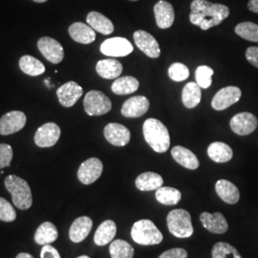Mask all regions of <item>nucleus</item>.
I'll list each match as a JSON object with an SVG mask.
<instances>
[{
    "label": "nucleus",
    "instance_id": "18",
    "mask_svg": "<svg viewBox=\"0 0 258 258\" xmlns=\"http://www.w3.org/2000/svg\"><path fill=\"white\" fill-rule=\"evenodd\" d=\"M200 221L202 223L204 228L212 233L223 234L227 232L229 229L228 222L221 212H202L200 214Z\"/></svg>",
    "mask_w": 258,
    "mask_h": 258
},
{
    "label": "nucleus",
    "instance_id": "41",
    "mask_svg": "<svg viewBox=\"0 0 258 258\" xmlns=\"http://www.w3.org/2000/svg\"><path fill=\"white\" fill-rule=\"evenodd\" d=\"M159 258H187V252L182 248H174L166 250Z\"/></svg>",
    "mask_w": 258,
    "mask_h": 258
},
{
    "label": "nucleus",
    "instance_id": "48",
    "mask_svg": "<svg viewBox=\"0 0 258 258\" xmlns=\"http://www.w3.org/2000/svg\"><path fill=\"white\" fill-rule=\"evenodd\" d=\"M130 1H138V0H130Z\"/></svg>",
    "mask_w": 258,
    "mask_h": 258
},
{
    "label": "nucleus",
    "instance_id": "15",
    "mask_svg": "<svg viewBox=\"0 0 258 258\" xmlns=\"http://www.w3.org/2000/svg\"><path fill=\"white\" fill-rule=\"evenodd\" d=\"M103 134L106 141L115 147L126 146L131 137V133L127 127L116 122L108 123L104 127Z\"/></svg>",
    "mask_w": 258,
    "mask_h": 258
},
{
    "label": "nucleus",
    "instance_id": "12",
    "mask_svg": "<svg viewBox=\"0 0 258 258\" xmlns=\"http://www.w3.org/2000/svg\"><path fill=\"white\" fill-rule=\"evenodd\" d=\"M60 128L55 122H47L37 129L35 143L39 148L54 147L60 137Z\"/></svg>",
    "mask_w": 258,
    "mask_h": 258
},
{
    "label": "nucleus",
    "instance_id": "31",
    "mask_svg": "<svg viewBox=\"0 0 258 258\" xmlns=\"http://www.w3.org/2000/svg\"><path fill=\"white\" fill-rule=\"evenodd\" d=\"M202 99L201 87L197 83H188L184 85L182 93V101L186 108L196 107Z\"/></svg>",
    "mask_w": 258,
    "mask_h": 258
},
{
    "label": "nucleus",
    "instance_id": "7",
    "mask_svg": "<svg viewBox=\"0 0 258 258\" xmlns=\"http://www.w3.org/2000/svg\"><path fill=\"white\" fill-rule=\"evenodd\" d=\"M37 48L48 61L58 64L63 60L64 51L62 45L54 38L43 37L37 41Z\"/></svg>",
    "mask_w": 258,
    "mask_h": 258
},
{
    "label": "nucleus",
    "instance_id": "27",
    "mask_svg": "<svg viewBox=\"0 0 258 258\" xmlns=\"http://www.w3.org/2000/svg\"><path fill=\"white\" fill-rule=\"evenodd\" d=\"M117 233L116 223L112 220H105L99 226L94 235V242L98 246H105L112 242Z\"/></svg>",
    "mask_w": 258,
    "mask_h": 258
},
{
    "label": "nucleus",
    "instance_id": "19",
    "mask_svg": "<svg viewBox=\"0 0 258 258\" xmlns=\"http://www.w3.org/2000/svg\"><path fill=\"white\" fill-rule=\"evenodd\" d=\"M154 14L158 27L168 29L172 26L175 19V13L169 2L165 0L158 1L154 6Z\"/></svg>",
    "mask_w": 258,
    "mask_h": 258
},
{
    "label": "nucleus",
    "instance_id": "2",
    "mask_svg": "<svg viewBox=\"0 0 258 258\" xmlns=\"http://www.w3.org/2000/svg\"><path fill=\"white\" fill-rule=\"evenodd\" d=\"M143 133L148 146L158 153H165L170 146L169 132L165 124L154 118L144 122Z\"/></svg>",
    "mask_w": 258,
    "mask_h": 258
},
{
    "label": "nucleus",
    "instance_id": "40",
    "mask_svg": "<svg viewBox=\"0 0 258 258\" xmlns=\"http://www.w3.org/2000/svg\"><path fill=\"white\" fill-rule=\"evenodd\" d=\"M13 148L7 144H0V169L8 167L13 160Z\"/></svg>",
    "mask_w": 258,
    "mask_h": 258
},
{
    "label": "nucleus",
    "instance_id": "9",
    "mask_svg": "<svg viewBox=\"0 0 258 258\" xmlns=\"http://www.w3.org/2000/svg\"><path fill=\"white\" fill-rule=\"evenodd\" d=\"M241 95V90L236 86L224 87L213 97L212 101V108L217 111L225 110L238 102Z\"/></svg>",
    "mask_w": 258,
    "mask_h": 258
},
{
    "label": "nucleus",
    "instance_id": "10",
    "mask_svg": "<svg viewBox=\"0 0 258 258\" xmlns=\"http://www.w3.org/2000/svg\"><path fill=\"white\" fill-rule=\"evenodd\" d=\"M230 125L235 134L239 136H247L256 129L258 120L253 114L249 112H242L232 117Z\"/></svg>",
    "mask_w": 258,
    "mask_h": 258
},
{
    "label": "nucleus",
    "instance_id": "22",
    "mask_svg": "<svg viewBox=\"0 0 258 258\" xmlns=\"http://www.w3.org/2000/svg\"><path fill=\"white\" fill-rule=\"evenodd\" d=\"M215 191L225 203L234 205L239 201L238 187L228 180H218L215 184Z\"/></svg>",
    "mask_w": 258,
    "mask_h": 258
},
{
    "label": "nucleus",
    "instance_id": "28",
    "mask_svg": "<svg viewBox=\"0 0 258 258\" xmlns=\"http://www.w3.org/2000/svg\"><path fill=\"white\" fill-rule=\"evenodd\" d=\"M208 155L213 162L223 164L231 161L233 152L229 145L222 142H214L208 148Z\"/></svg>",
    "mask_w": 258,
    "mask_h": 258
},
{
    "label": "nucleus",
    "instance_id": "11",
    "mask_svg": "<svg viewBox=\"0 0 258 258\" xmlns=\"http://www.w3.org/2000/svg\"><path fill=\"white\" fill-rule=\"evenodd\" d=\"M103 170L102 161L98 158H90L80 166L78 170V178L83 184H91L95 183Z\"/></svg>",
    "mask_w": 258,
    "mask_h": 258
},
{
    "label": "nucleus",
    "instance_id": "23",
    "mask_svg": "<svg viewBox=\"0 0 258 258\" xmlns=\"http://www.w3.org/2000/svg\"><path fill=\"white\" fill-rule=\"evenodd\" d=\"M96 71L103 79L116 80L122 72V65L119 60L114 58L102 59L96 65Z\"/></svg>",
    "mask_w": 258,
    "mask_h": 258
},
{
    "label": "nucleus",
    "instance_id": "16",
    "mask_svg": "<svg viewBox=\"0 0 258 258\" xmlns=\"http://www.w3.org/2000/svg\"><path fill=\"white\" fill-rule=\"evenodd\" d=\"M82 86L75 82H68L56 90L59 103L64 107H72L83 96Z\"/></svg>",
    "mask_w": 258,
    "mask_h": 258
},
{
    "label": "nucleus",
    "instance_id": "38",
    "mask_svg": "<svg viewBox=\"0 0 258 258\" xmlns=\"http://www.w3.org/2000/svg\"><path fill=\"white\" fill-rule=\"evenodd\" d=\"M168 76L174 82H183L189 77V70L183 63L176 62L168 68Z\"/></svg>",
    "mask_w": 258,
    "mask_h": 258
},
{
    "label": "nucleus",
    "instance_id": "37",
    "mask_svg": "<svg viewBox=\"0 0 258 258\" xmlns=\"http://www.w3.org/2000/svg\"><path fill=\"white\" fill-rule=\"evenodd\" d=\"M213 69L207 66V65H201L196 69L195 72V78H196V83H198V85L207 89L209 88L212 83V77L213 76Z\"/></svg>",
    "mask_w": 258,
    "mask_h": 258
},
{
    "label": "nucleus",
    "instance_id": "42",
    "mask_svg": "<svg viewBox=\"0 0 258 258\" xmlns=\"http://www.w3.org/2000/svg\"><path fill=\"white\" fill-rule=\"evenodd\" d=\"M40 258H61L58 251L53 246L44 245L40 251Z\"/></svg>",
    "mask_w": 258,
    "mask_h": 258
},
{
    "label": "nucleus",
    "instance_id": "35",
    "mask_svg": "<svg viewBox=\"0 0 258 258\" xmlns=\"http://www.w3.org/2000/svg\"><path fill=\"white\" fill-rule=\"evenodd\" d=\"M212 258H242L238 250L227 242H218L213 245Z\"/></svg>",
    "mask_w": 258,
    "mask_h": 258
},
{
    "label": "nucleus",
    "instance_id": "25",
    "mask_svg": "<svg viewBox=\"0 0 258 258\" xmlns=\"http://www.w3.org/2000/svg\"><path fill=\"white\" fill-rule=\"evenodd\" d=\"M164 179L163 177L155 172H144L137 177L135 184L136 187L141 191H151L157 190L163 186Z\"/></svg>",
    "mask_w": 258,
    "mask_h": 258
},
{
    "label": "nucleus",
    "instance_id": "20",
    "mask_svg": "<svg viewBox=\"0 0 258 258\" xmlns=\"http://www.w3.org/2000/svg\"><path fill=\"white\" fill-rule=\"evenodd\" d=\"M92 219L88 216H82L75 220L69 230V237L74 243H81L85 239L92 230Z\"/></svg>",
    "mask_w": 258,
    "mask_h": 258
},
{
    "label": "nucleus",
    "instance_id": "13",
    "mask_svg": "<svg viewBox=\"0 0 258 258\" xmlns=\"http://www.w3.org/2000/svg\"><path fill=\"white\" fill-rule=\"evenodd\" d=\"M101 52L107 56H125L133 52V46L124 37H112L102 42Z\"/></svg>",
    "mask_w": 258,
    "mask_h": 258
},
{
    "label": "nucleus",
    "instance_id": "36",
    "mask_svg": "<svg viewBox=\"0 0 258 258\" xmlns=\"http://www.w3.org/2000/svg\"><path fill=\"white\" fill-rule=\"evenodd\" d=\"M235 33L239 37L249 40L251 42H258V25L253 22H242L239 23L235 29Z\"/></svg>",
    "mask_w": 258,
    "mask_h": 258
},
{
    "label": "nucleus",
    "instance_id": "43",
    "mask_svg": "<svg viewBox=\"0 0 258 258\" xmlns=\"http://www.w3.org/2000/svg\"><path fill=\"white\" fill-rule=\"evenodd\" d=\"M246 58L250 64L258 68V47H249L246 51Z\"/></svg>",
    "mask_w": 258,
    "mask_h": 258
},
{
    "label": "nucleus",
    "instance_id": "26",
    "mask_svg": "<svg viewBox=\"0 0 258 258\" xmlns=\"http://www.w3.org/2000/svg\"><path fill=\"white\" fill-rule=\"evenodd\" d=\"M86 21L90 27L102 35H110L114 32L112 21L99 12H90L87 15Z\"/></svg>",
    "mask_w": 258,
    "mask_h": 258
},
{
    "label": "nucleus",
    "instance_id": "6",
    "mask_svg": "<svg viewBox=\"0 0 258 258\" xmlns=\"http://www.w3.org/2000/svg\"><path fill=\"white\" fill-rule=\"evenodd\" d=\"M83 105L84 110L89 116H102L112 108L109 98L98 90L89 91L85 95Z\"/></svg>",
    "mask_w": 258,
    "mask_h": 258
},
{
    "label": "nucleus",
    "instance_id": "30",
    "mask_svg": "<svg viewBox=\"0 0 258 258\" xmlns=\"http://www.w3.org/2000/svg\"><path fill=\"white\" fill-rule=\"evenodd\" d=\"M140 83L138 80L134 77L125 76L116 79L112 84V92L119 96L129 95L132 93L136 92L138 90Z\"/></svg>",
    "mask_w": 258,
    "mask_h": 258
},
{
    "label": "nucleus",
    "instance_id": "1",
    "mask_svg": "<svg viewBox=\"0 0 258 258\" xmlns=\"http://www.w3.org/2000/svg\"><path fill=\"white\" fill-rule=\"evenodd\" d=\"M190 22L204 31L215 27L230 16L228 6L207 0H194L190 5Z\"/></svg>",
    "mask_w": 258,
    "mask_h": 258
},
{
    "label": "nucleus",
    "instance_id": "34",
    "mask_svg": "<svg viewBox=\"0 0 258 258\" xmlns=\"http://www.w3.org/2000/svg\"><path fill=\"white\" fill-rule=\"evenodd\" d=\"M111 258H133L134 249L124 240L117 239L113 241L109 247Z\"/></svg>",
    "mask_w": 258,
    "mask_h": 258
},
{
    "label": "nucleus",
    "instance_id": "32",
    "mask_svg": "<svg viewBox=\"0 0 258 258\" xmlns=\"http://www.w3.org/2000/svg\"><path fill=\"white\" fill-rule=\"evenodd\" d=\"M19 68L23 73L32 77L39 76L45 72L44 64L32 55L21 56L19 59Z\"/></svg>",
    "mask_w": 258,
    "mask_h": 258
},
{
    "label": "nucleus",
    "instance_id": "21",
    "mask_svg": "<svg viewBox=\"0 0 258 258\" xmlns=\"http://www.w3.org/2000/svg\"><path fill=\"white\" fill-rule=\"evenodd\" d=\"M68 32L73 40L82 44H90L96 39L95 30L83 22H75L69 27Z\"/></svg>",
    "mask_w": 258,
    "mask_h": 258
},
{
    "label": "nucleus",
    "instance_id": "17",
    "mask_svg": "<svg viewBox=\"0 0 258 258\" xmlns=\"http://www.w3.org/2000/svg\"><path fill=\"white\" fill-rule=\"evenodd\" d=\"M149 109V101L144 96H135L122 104L121 114L125 118H139Z\"/></svg>",
    "mask_w": 258,
    "mask_h": 258
},
{
    "label": "nucleus",
    "instance_id": "24",
    "mask_svg": "<svg viewBox=\"0 0 258 258\" xmlns=\"http://www.w3.org/2000/svg\"><path fill=\"white\" fill-rule=\"evenodd\" d=\"M171 155L176 162L187 169L194 170L199 167L198 158L189 149L177 146L171 149Z\"/></svg>",
    "mask_w": 258,
    "mask_h": 258
},
{
    "label": "nucleus",
    "instance_id": "14",
    "mask_svg": "<svg viewBox=\"0 0 258 258\" xmlns=\"http://www.w3.org/2000/svg\"><path fill=\"white\" fill-rule=\"evenodd\" d=\"M134 42L139 49L151 58H157L161 55V49L156 38L148 32L139 30L133 35Z\"/></svg>",
    "mask_w": 258,
    "mask_h": 258
},
{
    "label": "nucleus",
    "instance_id": "39",
    "mask_svg": "<svg viewBox=\"0 0 258 258\" xmlns=\"http://www.w3.org/2000/svg\"><path fill=\"white\" fill-rule=\"evenodd\" d=\"M17 219V212L13 205L4 198L0 197V220L3 222H13Z\"/></svg>",
    "mask_w": 258,
    "mask_h": 258
},
{
    "label": "nucleus",
    "instance_id": "5",
    "mask_svg": "<svg viewBox=\"0 0 258 258\" xmlns=\"http://www.w3.org/2000/svg\"><path fill=\"white\" fill-rule=\"evenodd\" d=\"M166 224L169 232L178 238H188L194 234V227L189 212L183 209L168 212Z\"/></svg>",
    "mask_w": 258,
    "mask_h": 258
},
{
    "label": "nucleus",
    "instance_id": "46",
    "mask_svg": "<svg viewBox=\"0 0 258 258\" xmlns=\"http://www.w3.org/2000/svg\"><path fill=\"white\" fill-rule=\"evenodd\" d=\"M33 1H35L37 3H44V2H46L48 0H33Z\"/></svg>",
    "mask_w": 258,
    "mask_h": 258
},
{
    "label": "nucleus",
    "instance_id": "4",
    "mask_svg": "<svg viewBox=\"0 0 258 258\" xmlns=\"http://www.w3.org/2000/svg\"><path fill=\"white\" fill-rule=\"evenodd\" d=\"M131 237L139 245L152 246L160 244L164 236L156 225L148 219L135 222L131 229Z\"/></svg>",
    "mask_w": 258,
    "mask_h": 258
},
{
    "label": "nucleus",
    "instance_id": "45",
    "mask_svg": "<svg viewBox=\"0 0 258 258\" xmlns=\"http://www.w3.org/2000/svg\"><path fill=\"white\" fill-rule=\"evenodd\" d=\"M16 258H35L32 254L28 253V252H20Z\"/></svg>",
    "mask_w": 258,
    "mask_h": 258
},
{
    "label": "nucleus",
    "instance_id": "3",
    "mask_svg": "<svg viewBox=\"0 0 258 258\" xmlns=\"http://www.w3.org/2000/svg\"><path fill=\"white\" fill-rule=\"evenodd\" d=\"M5 187L12 195L14 205L22 211H26L32 207L33 196L31 187L27 182L17 175H9L5 179Z\"/></svg>",
    "mask_w": 258,
    "mask_h": 258
},
{
    "label": "nucleus",
    "instance_id": "8",
    "mask_svg": "<svg viewBox=\"0 0 258 258\" xmlns=\"http://www.w3.org/2000/svg\"><path fill=\"white\" fill-rule=\"evenodd\" d=\"M26 115L21 111H10L0 118V135L15 134L25 126Z\"/></svg>",
    "mask_w": 258,
    "mask_h": 258
},
{
    "label": "nucleus",
    "instance_id": "47",
    "mask_svg": "<svg viewBox=\"0 0 258 258\" xmlns=\"http://www.w3.org/2000/svg\"><path fill=\"white\" fill-rule=\"evenodd\" d=\"M78 258H90L89 256H87V255H82V256H79Z\"/></svg>",
    "mask_w": 258,
    "mask_h": 258
},
{
    "label": "nucleus",
    "instance_id": "29",
    "mask_svg": "<svg viewBox=\"0 0 258 258\" xmlns=\"http://www.w3.org/2000/svg\"><path fill=\"white\" fill-rule=\"evenodd\" d=\"M58 237V231L55 225L51 222H44L37 228L35 233V241L38 245H49Z\"/></svg>",
    "mask_w": 258,
    "mask_h": 258
},
{
    "label": "nucleus",
    "instance_id": "33",
    "mask_svg": "<svg viewBox=\"0 0 258 258\" xmlns=\"http://www.w3.org/2000/svg\"><path fill=\"white\" fill-rule=\"evenodd\" d=\"M157 201L162 205L174 206L180 202L182 194L180 190L170 186H161L155 194Z\"/></svg>",
    "mask_w": 258,
    "mask_h": 258
},
{
    "label": "nucleus",
    "instance_id": "44",
    "mask_svg": "<svg viewBox=\"0 0 258 258\" xmlns=\"http://www.w3.org/2000/svg\"><path fill=\"white\" fill-rule=\"evenodd\" d=\"M248 8L250 12L258 14V0H249Z\"/></svg>",
    "mask_w": 258,
    "mask_h": 258
}]
</instances>
